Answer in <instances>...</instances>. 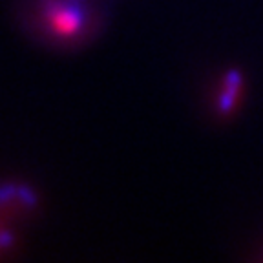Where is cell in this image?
Returning <instances> with one entry per match:
<instances>
[{"instance_id": "6da1fadb", "label": "cell", "mask_w": 263, "mask_h": 263, "mask_svg": "<svg viewBox=\"0 0 263 263\" xmlns=\"http://www.w3.org/2000/svg\"><path fill=\"white\" fill-rule=\"evenodd\" d=\"M35 205L37 197L28 186H0V214H26L35 209Z\"/></svg>"}, {"instance_id": "3957f363", "label": "cell", "mask_w": 263, "mask_h": 263, "mask_svg": "<svg viewBox=\"0 0 263 263\" xmlns=\"http://www.w3.org/2000/svg\"><path fill=\"white\" fill-rule=\"evenodd\" d=\"M53 21H55V26L61 28L62 31H73V29L77 28V18H75L70 11L57 13V15H53Z\"/></svg>"}, {"instance_id": "7a4b0ae2", "label": "cell", "mask_w": 263, "mask_h": 263, "mask_svg": "<svg viewBox=\"0 0 263 263\" xmlns=\"http://www.w3.org/2000/svg\"><path fill=\"white\" fill-rule=\"evenodd\" d=\"M225 88L227 91L221 95V111H229L236 103V91L239 88V75L238 71H230L229 77L225 79Z\"/></svg>"}]
</instances>
